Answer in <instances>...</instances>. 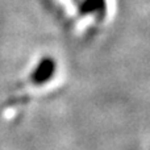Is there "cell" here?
<instances>
[{
    "label": "cell",
    "instance_id": "2",
    "mask_svg": "<svg viewBox=\"0 0 150 150\" xmlns=\"http://www.w3.org/2000/svg\"><path fill=\"white\" fill-rule=\"evenodd\" d=\"M105 0H83V3L79 5V15L84 16L90 15V13H95L98 21L105 18Z\"/></svg>",
    "mask_w": 150,
    "mask_h": 150
},
{
    "label": "cell",
    "instance_id": "1",
    "mask_svg": "<svg viewBox=\"0 0 150 150\" xmlns=\"http://www.w3.org/2000/svg\"><path fill=\"white\" fill-rule=\"evenodd\" d=\"M54 73H55V61L53 58L45 57L44 59L40 61L37 67L32 73L30 82L36 86H41L44 83L49 82L53 78Z\"/></svg>",
    "mask_w": 150,
    "mask_h": 150
}]
</instances>
